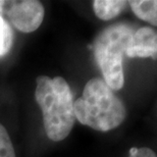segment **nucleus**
<instances>
[{"instance_id": "1", "label": "nucleus", "mask_w": 157, "mask_h": 157, "mask_svg": "<svg viewBox=\"0 0 157 157\" xmlns=\"http://www.w3.org/2000/svg\"><path fill=\"white\" fill-rule=\"evenodd\" d=\"M36 82L35 97L42 110L47 137L54 142L64 140L76 121L71 88L61 77L40 76Z\"/></svg>"}, {"instance_id": "2", "label": "nucleus", "mask_w": 157, "mask_h": 157, "mask_svg": "<svg viewBox=\"0 0 157 157\" xmlns=\"http://www.w3.org/2000/svg\"><path fill=\"white\" fill-rule=\"evenodd\" d=\"M76 119L99 132L117 128L127 117L124 104L102 78L88 81L83 95L74 102Z\"/></svg>"}, {"instance_id": "3", "label": "nucleus", "mask_w": 157, "mask_h": 157, "mask_svg": "<svg viewBox=\"0 0 157 157\" xmlns=\"http://www.w3.org/2000/svg\"><path fill=\"white\" fill-rule=\"evenodd\" d=\"M135 31L127 24H115L104 29L94 42V55L106 85L112 91L124 87L122 57Z\"/></svg>"}, {"instance_id": "4", "label": "nucleus", "mask_w": 157, "mask_h": 157, "mask_svg": "<svg viewBox=\"0 0 157 157\" xmlns=\"http://www.w3.org/2000/svg\"><path fill=\"white\" fill-rule=\"evenodd\" d=\"M4 14L15 29L32 33L39 29L45 15L42 3L36 0L3 1L1 15Z\"/></svg>"}, {"instance_id": "5", "label": "nucleus", "mask_w": 157, "mask_h": 157, "mask_svg": "<svg viewBox=\"0 0 157 157\" xmlns=\"http://www.w3.org/2000/svg\"><path fill=\"white\" fill-rule=\"evenodd\" d=\"M125 53L128 57L157 58V34L150 27H143L133 34Z\"/></svg>"}, {"instance_id": "6", "label": "nucleus", "mask_w": 157, "mask_h": 157, "mask_svg": "<svg viewBox=\"0 0 157 157\" xmlns=\"http://www.w3.org/2000/svg\"><path fill=\"white\" fill-rule=\"evenodd\" d=\"M127 4V1L121 0H95L93 2V8L98 18L102 21H110L117 17Z\"/></svg>"}, {"instance_id": "7", "label": "nucleus", "mask_w": 157, "mask_h": 157, "mask_svg": "<svg viewBox=\"0 0 157 157\" xmlns=\"http://www.w3.org/2000/svg\"><path fill=\"white\" fill-rule=\"evenodd\" d=\"M128 4L139 18L148 21L154 27L157 25V2L155 0H133Z\"/></svg>"}, {"instance_id": "8", "label": "nucleus", "mask_w": 157, "mask_h": 157, "mask_svg": "<svg viewBox=\"0 0 157 157\" xmlns=\"http://www.w3.org/2000/svg\"><path fill=\"white\" fill-rule=\"evenodd\" d=\"M13 43V32L9 24L0 15V56L5 55Z\"/></svg>"}, {"instance_id": "9", "label": "nucleus", "mask_w": 157, "mask_h": 157, "mask_svg": "<svg viewBox=\"0 0 157 157\" xmlns=\"http://www.w3.org/2000/svg\"><path fill=\"white\" fill-rule=\"evenodd\" d=\"M0 157H17L10 137L6 128L0 124Z\"/></svg>"}, {"instance_id": "10", "label": "nucleus", "mask_w": 157, "mask_h": 157, "mask_svg": "<svg viewBox=\"0 0 157 157\" xmlns=\"http://www.w3.org/2000/svg\"><path fill=\"white\" fill-rule=\"evenodd\" d=\"M128 157H157L156 153L152 149L142 147V148H132Z\"/></svg>"}, {"instance_id": "11", "label": "nucleus", "mask_w": 157, "mask_h": 157, "mask_svg": "<svg viewBox=\"0 0 157 157\" xmlns=\"http://www.w3.org/2000/svg\"><path fill=\"white\" fill-rule=\"evenodd\" d=\"M2 5H3V1H0V15H1V11H2Z\"/></svg>"}]
</instances>
